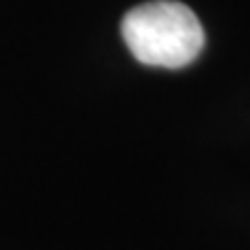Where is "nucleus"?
Here are the masks:
<instances>
[{"label":"nucleus","mask_w":250,"mask_h":250,"mask_svg":"<svg viewBox=\"0 0 250 250\" xmlns=\"http://www.w3.org/2000/svg\"><path fill=\"white\" fill-rule=\"evenodd\" d=\"M121 35L142 65L162 70L188 67L206 44L197 14L176 0H151L132 7L121 21Z\"/></svg>","instance_id":"1"}]
</instances>
